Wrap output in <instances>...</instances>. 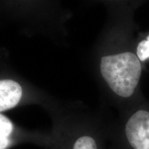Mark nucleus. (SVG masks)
<instances>
[{"mask_svg": "<svg viewBox=\"0 0 149 149\" xmlns=\"http://www.w3.org/2000/svg\"><path fill=\"white\" fill-rule=\"evenodd\" d=\"M100 70L111 90L117 95L126 98L135 91L142 68L137 55L124 52L102 57Z\"/></svg>", "mask_w": 149, "mask_h": 149, "instance_id": "f257e3e1", "label": "nucleus"}, {"mask_svg": "<svg viewBox=\"0 0 149 149\" xmlns=\"http://www.w3.org/2000/svg\"><path fill=\"white\" fill-rule=\"evenodd\" d=\"M124 137L130 149H149V111H135L124 124Z\"/></svg>", "mask_w": 149, "mask_h": 149, "instance_id": "f03ea898", "label": "nucleus"}, {"mask_svg": "<svg viewBox=\"0 0 149 149\" xmlns=\"http://www.w3.org/2000/svg\"><path fill=\"white\" fill-rule=\"evenodd\" d=\"M22 88L17 82L11 79L0 81V111L14 108L21 100Z\"/></svg>", "mask_w": 149, "mask_h": 149, "instance_id": "7ed1b4c3", "label": "nucleus"}, {"mask_svg": "<svg viewBox=\"0 0 149 149\" xmlns=\"http://www.w3.org/2000/svg\"><path fill=\"white\" fill-rule=\"evenodd\" d=\"M13 130L12 122L3 114L0 115V149H6L10 144V136Z\"/></svg>", "mask_w": 149, "mask_h": 149, "instance_id": "20e7f679", "label": "nucleus"}, {"mask_svg": "<svg viewBox=\"0 0 149 149\" xmlns=\"http://www.w3.org/2000/svg\"><path fill=\"white\" fill-rule=\"evenodd\" d=\"M136 55L140 61H144L149 59V34L147 35L145 40H141L137 44Z\"/></svg>", "mask_w": 149, "mask_h": 149, "instance_id": "39448f33", "label": "nucleus"}]
</instances>
